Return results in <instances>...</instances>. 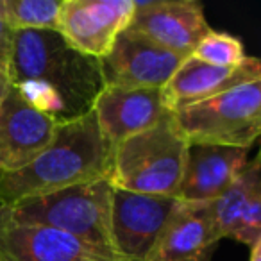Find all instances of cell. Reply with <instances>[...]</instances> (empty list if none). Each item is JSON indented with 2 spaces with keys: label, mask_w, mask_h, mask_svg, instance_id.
I'll use <instances>...</instances> for the list:
<instances>
[{
  "label": "cell",
  "mask_w": 261,
  "mask_h": 261,
  "mask_svg": "<svg viewBox=\"0 0 261 261\" xmlns=\"http://www.w3.org/2000/svg\"><path fill=\"white\" fill-rule=\"evenodd\" d=\"M13 36H15V33L8 25L4 15H2V9H0V68L8 70L9 59H11Z\"/></svg>",
  "instance_id": "cell-19"
},
{
  "label": "cell",
  "mask_w": 261,
  "mask_h": 261,
  "mask_svg": "<svg viewBox=\"0 0 261 261\" xmlns=\"http://www.w3.org/2000/svg\"><path fill=\"white\" fill-rule=\"evenodd\" d=\"M111 193L113 185L109 179L100 177L45 195L23 199L11 206H2V210L13 220L58 229L100 250L102 254L118 259L113 252L109 234Z\"/></svg>",
  "instance_id": "cell-4"
},
{
  "label": "cell",
  "mask_w": 261,
  "mask_h": 261,
  "mask_svg": "<svg viewBox=\"0 0 261 261\" xmlns=\"http://www.w3.org/2000/svg\"><path fill=\"white\" fill-rule=\"evenodd\" d=\"M8 75L29 104L58 122L90 113L104 88L98 59L73 50L56 31L15 33Z\"/></svg>",
  "instance_id": "cell-1"
},
{
  "label": "cell",
  "mask_w": 261,
  "mask_h": 261,
  "mask_svg": "<svg viewBox=\"0 0 261 261\" xmlns=\"http://www.w3.org/2000/svg\"><path fill=\"white\" fill-rule=\"evenodd\" d=\"M127 29L165 50L190 58L211 27L202 6L193 0H136L135 16Z\"/></svg>",
  "instance_id": "cell-11"
},
{
  "label": "cell",
  "mask_w": 261,
  "mask_h": 261,
  "mask_svg": "<svg viewBox=\"0 0 261 261\" xmlns=\"http://www.w3.org/2000/svg\"><path fill=\"white\" fill-rule=\"evenodd\" d=\"M186 58L158 47L147 38L125 29L111 50L98 59L104 86L165 88Z\"/></svg>",
  "instance_id": "cell-8"
},
{
  "label": "cell",
  "mask_w": 261,
  "mask_h": 261,
  "mask_svg": "<svg viewBox=\"0 0 261 261\" xmlns=\"http://www.w3.org/2000/svg\"><path fill=\"white\" fill-rule=\"evenodd\" d=\"M2 261H118L58 229L23 224L8 217L0 206Z\"/></svg>",
  "instance_id": "cell-12"
},
{
  "label": "cell",
  "mask_w": 261,
  "mask_h": 261,
  "mask_svg": "<svg viewBox=\"0 0 261 261\" xmlns=\"http://www.w3.org/2000/svg\"><path fill=\"white\" fill-rule=\"evenodd\" d=\"M100 135L111 147L168 120L174 111L163 88L104 86L91 108Z\"/></svg>",
  "instance_id": "cell-9"
},
{
  "label": "cell",
  "mask_w": 261,
  "mask_h": 261,
  "mask_svg": "<svg viewBox=\"0 0 261 261\" xmlns=\"http://www.w3.org/2000/svg\"><path fill=\"white\" fill-rule=\"evenodd\" d=\"M0 261H2V259H0Z\"/></svg>",
  "instance_id": "cell-23"
},
{
  "label": "cell",
  "mask_w": 261,
  "mask_h": 261,
  "mask_svg": "<svg viewBox=\"0 0 261 261\" xmlns=\"http://www.w3.org/2000/svg\"><path fill=\"white\" fill-rule=\"evenodd\" d=\"M135 11L136 0H61L56 33L73 50L102 59Z\"/></svg>",
  "instance_id": "cell-7"
},
{
  "label": "cell",
  "mask_w": 261,
  "mask_h": 261,
  "mask_svg": "<svg viewBox=\"0 0 261 261\" xmlns=\"http://www.w3.org/2000/svg\"><path fill=\"white\" fill-rule=\"evenodd\" d=\"M0 174H2V172H0Z\"/></svg>",
  "instance_id": "cell-22"
},
{
  "label": "cell",
  "mask_w": 261,
  "mask_h": 261,
  "mask_svg": "<svg viewBox=\"0 0 261 261\" xmlns=\"http://www.w3.org/2000/svg\"><path fill=\"white\" fill-rule=\"evenodd\" d=\"M249 249H250V259L249 261H261V240L254 243L252 247H249Z\"/></svg>",
  "instance_id": "cell-21"
},
{
  "label": "cell",
  "mask_w": 261,
  "mask_h": 261,
  "mask_svg": "<svg viewBox=\"0 0 261 261\" xmlns=\"http://www.w3.org/2000/svg\"><path fill=\"white\" fill-rule=\"evenodd\" d=\"M261 170L259 156L243 167L238 177L211 202L222 238L252 247L261 240Z\"/></svg>",
  "instance_id": "cell-16"
},
{
  "label": "cell",
  "mask_w": 261,
  "mask_h": 261,
  "mask_svg": "<svg viewBox=\"0 0 261 261\" xmlns=\"http://www.w3.org/2000/svg\"><path fill=\"white\" fill-rule=\"evenodd\" d=\"M111 149L93 111L59 122L43 152L20 170L0 174V206L108 177Z\"/></svg>",
  "instance_id": "cell-2"
},
{
  "label": "cell",
  "mask_w": 261,
  "mask_h": 261,
  "mask_svg": "<svg viewBox=\"0 0 261 261\" xmlns=\"http://www.w3.org/2000/svg\"><path fill=\"white\" fill-rule=\"evenodd\" d=\"M254 81H261V65L252 56L232 68L207 65L190 56L165 84L163 95L168 108L175 111Z\"/></svg>",
  "instance_id": "cell-14"
},
{
  "label": "cell",
  "mask_w": 261,
  "mask_h": 261,
  "mask_svg": "<svg viewBox=\"0 0 261 261\" xmlns=\"http://www.w3.org/2000/svg\"><path fill=\"white\" fill-rule=\"evenodd\" d=\"M249 163V149L188 145L177 199L182 202H213Z\"/></svg>",
  "instance_id": "cell-15"
},
{
  "label": "cell",
  "mask_w": 261,
  "mask_h": 261,
  "mask_svg": "<svg viewBox=\"0 0 261 261\" xmlns=\"http://www.w3.org/2000/svg\"><path fill=\"white\" fill-rule=\"evenodd\" d=\"M192 56L207 65L224 66V68L242 65L247 58L240 38L227 33H217L213 29L197 43Z\"/></svg>",
  "instance_id": "cell-18"
},
{
  "label": "cell",
  "mask_w": 261,
  "mask_h": 261,
  "mask_svg": "<svg viewBox=\"0 0 261 261\" xmlns=\"http://www.w3.org/2000/svg\"><path fill=\"white\" fill-rule=\"evenodd\" d=\"M174 122L188 145L250 150L261 133V81L175 109Z\"/></svg>",
  "instance_id": "cell-5"
},
{
  "label": "cell",
  "mask_w": 261,
  "mask_h": 261,
  "mask_svg": "<svg viewBox=\"0 0 261 261\" xmlns=\"http://www.w3.org/2000/svg\"><path fill=\"white\" fill-rule=\"evenodd\" d=\"M220 240L211 202L179 200L147 261H210Z\"/></svg>",
  "instance_id": "cell-13"
},
{
  "label": "cell",
  "mask_w": 261,
  "mask_h": 261,
  "mask_svg": "<svg viewBox=\"0 0 261 261\" xmlns=\"http://www.w3.org/2000/svg\"><path fill=\"white\" fill-rule=\"evenodd\" d=\"M188 142L174 115L111 149L108 179L115 188L145 195H177L182 181Z\"/></svg>",
  "instance_id": "cell-3"
},
{
  "label": "cell",
  "mask_w": 261,
  "mask_h": 261,
  "mask_svg": "<svg viewBox=\"0 0 261 261\" xmlns=\"http://www.w3.org/2000/svg\"><path fill=\"white\" fill-rule=\"evenodd\" d=\"M177 204V197L133 193L113 186L109 234L115 256L120 261L149 259Z\"/></svg>",
  "instance_id": "cell-6"
},
{
  "label": "cell",
  "mask_w": 261,
  "mask_h": 261,
  "mask_svg": "<svg viewBox=\"0 0 261 261\" xmlns=\"http://www.w3.org/2000/svg\"><path fill=\"white\" fill-rule=\"evenodd\" d=\"M0 9L13 33L56 31L61 2L59 0H0Z\"/></svg>",
  "instance_id": "cell-17"
},
{
  "label": "cell",
  "mask_w": 261,
  "mask_h": 261,
  "mask_svg": "<svg viewBox=\"0 0 261 261\" xmlns=\"http://www.w3.org/2000/svg\"><path fill=\"white\" fill-rule=\"evenodd\" d=\"M11 86V81H9L8 70L0 68V98L4 97V93L8 91V88Z\"/></svg>",
  "instance_id": "cell-20"
},
{
  "label": "cell",
  "mask_w": 261,
  "mask_h": 261,
  "mask_svg": "<svg viewBox=\"0 0 261 261\" xmlns=\"http://www.w3.org/2000/svg\"><path fill=\"white\" fill-rule=\"evenodd\" d=\"M58 123L11 84L0 98V172L9 174L29 165L52 142Z\"/></svg>",
  "instance_id": "cell-10"
}]
</instances>
